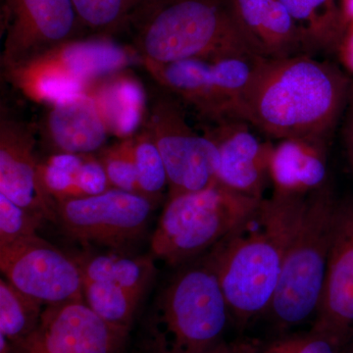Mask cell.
<instances>
[{
  "label": "cell",
  "mask_w": 353,
  "mask_h": 353,
  "mask_svg": "<svg viewBox=\"0 0 353 353\" xmlns=\"http://www.w3.org/2000/svg\"><path fill=\"white\" fill-rule=\"evenodd\" d=\"M203 131L219 153L217 182L245 196L265 199L275 143L260 138L257 130L240 118L203 125Z\"/></svg>",
  "instance_id": "2e32d148"
},
{
  "label": "cell",
  "mask_w": 353,
  "mask_h": 353,
  "mask_svg": "<svg viewBox=\"0 0 353 353\" xmlns=\"http://www.w3.org/2000/svg\"><path fill=\"white\" fill-rule=\"evenodd\" d=\"M14 345L6 336L0 334V353H13Z\"/></svg>",
  "instance_id": "d590c367"
},
{
  "label": "cell",
  "mask_w": 353,
  "mask_h": 353,
  "mask_svg": "<svg viewBox=\"0 0 353 353\" xmlns=\"http://www.w3.org/2000/svg\"><path fill=\"white\" fill-rule=\"evenodd\" d=\"M77 262L82 272L83 282L112 283L141 296L155 272L153 260L148 256L95 255Z\"/></svg>",
  "instance_id": "7402d4cb"
},
{
  "label": "cell",
  "mask_w": 353,
  "mask_h": 353,
  "mask_svg": "<svg viewBox=\"0 0 353 353\" xmlns=\"http://www.w3.org/2000/svg\"><path fill=\"white\" fill-rule=\"evenodd\" d=\"M188 110L158 87L148 99L143 126L152 134L168 176V197L197 192L217 182L219 153L205 134L188 122Z\"/></svg>",
  "instance_id": "ba28073f"
},
{
  "label": "cell",
  "mask_w": 353,
  "mask_h": 353,
  "mask_svg": "<svg viewBox=\"0 0 353 353\" xmlns=\"http://www.w3.org/2000/svg\"><path fill=\"white\" fill-rule=\"evenodd\" d=\"M141 62L255 55L230 0H158L132 14ZM129 20V21H130Z\"/></svg>",
  "instance_id": "3957f363"
},
{
  "label": "cell",
  "mask_w": 353,
  "mask_h": 353,
  "mask_svg": "<svg viewBox=\"0 0 353 353\" xmlns=\"http://www.w3.org/2000/svg\"><path fill=\"white\" fill-rule=\"evenodd\" d=\"M0 269L10 284L44 306L85 301L77 260L41 236L0 246Z\"/></svg>",
  "instance_id": "30bf717a"
},
{
  "label": "cell",
  "mask_w": 353,
  "mask_h": 353,
  "mask_svg": "<svg viewBox=\"0 0 353 353\" xmlns=\"http://www.w3.org/2000/svg\"><path fill=\"white\" fill-rule=\"evenodd\" d=\"M46 222L43 216L21 208L3 194H0V246L39 236L38 231Z\"/></svg>",
  "instance_id": "f546056e"
},
{
  "label": "cell",
  "mask_w": 353,
  "mask_h": 353,
  "mask_svg": "<svg viewBox=\"0 0 353 353\" xmlns=\"http://www.w3.org/2000/svg\"><path fill=\"white\" fill-rule=\"evenodd\" d=\"M253 199L216 182L167 199L152 238V252L167 264L188 263L209 252L255 210Z\"/></svg>",
  "instance_id": "8992f818"
},
{
  "label": "cell",
  "mask_w": 353,
  "mask_h": 353,
  "mask_svg": "<svg viewBox=\"0 0 353 353\" xmlns=\"http://www.w3.org/2000/svg\"><path fill=\"white\" fill-rule=\"evenodd\" d=\"M336 202L328 183L306 197L266 315L276 334L314 321L326 280Z\"/></svg>",
  "instance_id": "5b68a950"
},
{
  "label": "cell",
  "mask_w": 353,
  "mask_h": 353,
  "mask_svg": "<svg viewBox=\"0 0 353 353\" xmlns=\"http://www.w3.org/2000/svg\"><path fill=\"white\" fill-rule=\"evenodd\" d=\"M233 324L226 296L209 260L183 269L157 296L146 322L150 353H205Z\"/></svg>",
  "instance_id": "277c9868"
},
{
  "label": "cell",
  "mask_w": 353,
  "mask_h": 353,
  "mask_svg": "<svg viewBox=\"0 0 353 353\" xmlns=\"http://www.w3.org/2000/svg\"><path fill=\"white\" fill-rule=\"evenodd\" d=\"M37 128L1 109L0 117V194L21 208L58 223L57 202L39 175Z\"/></svg>",
  "instance_id": "5bb4252c"
},
{
  "label": "cell",
  "mask_w": 353,
  "mask_h": 353,
  "mask_svg": "<svg viewBox=\"0 0 353 353\" xmlns=\"http://www.w3.org/2000/svg\"><path fill=\"white\" fill-rule=\"evenodd\" d=\"M129 332L95 314L85 301L44 307L38 327L13 353H119Z\"/></svg>",
  "instance_id": "4fadbf2b"
},
{
  "label": "cell",
  "mask_w": 353,
  "mask_h": 353,
  "mask_svg": "<svg viewBox=\"0 0 353 353\" xmlns=\"http://www.w3.org/2000/svg\"><path fill=\"white\" fill-rule=\"evenodd\" d=\"M341 353H353V339L347 345L341 348Z\"/></svg>",
  "instance_id": "74e56055"
},
{
  "label": "cell",
  "mask_w": 353,
  "mask_h": 353,
  "mask_svg": "<svg viewBox=\"0 0 353 353\" xmlns=\"http://www.w3.org/2000/svg\"><path fill=\"white\" fill-rule=\"evenodd\" d=\"M85 154L54 153L39 163V175L44 189L57 204L69 199H80L79 172Z\"/></svg>",
  "instance_id": "484cf974"
},
{
  "label": "cell",
  "mask_w": 353,
  "mask_h": 353,
  "mask_svg": "<svg viewBox=\"0 0 353 353\" xmlns=\"http://www.w3.org/2000/svg\"><path fill=\"white\" fill-rule=\"evenodd\" d=\"M352 83L336 65L299 54L263 59L239 118L268 138L327 143L347 108Z\"/></svg>",
  "instance_id": "6da1fadb"
},
{
  "label": "cell",
  "mask_w": 353,
  "mask_h": 353,
  "mask_svg": "<svg viewBox=\"0 0 353 353\" xmlns=\"http://www.w3.org/2000/svg\"><path fill=\"white\" fill-rule=\"evenodd\" d=\"M85 92L94 99L109 134L116 138H132L143 127L148 113V97L143 83L128 69L90 83Z\"/></svg>",
  "instance_id": "ffe728a7"
},
{
  "label": "cell",
  "mask_w": 353,
  "mask_h": 353,
  "mask_svg": "<svg viewBox=\"0 0 353 353\" xmlns=\"http://www.w3.org/2000/svg\"><path fill=\"white\" fill-rule=\"evenodd\" d=\"M37 131L51 154H94L110 134L99 106L85 92L48 105Z\"/></svg>",
  "instance_id": "e0dca14e"
},
{
  "label": "cell",
  "mask_w": 353,
  "mask_h": 353,
  "mask_svg": "<svg viewBox=\"0 0 353 353\" xmlns=\"http://www.w3.org/2000/svg\"><path fill=\"white\" fill-rule=\"evenodd\" d=\"M141 61L136 50L106 37L72 39L39 57L3 70L12 85L32 80L88 87L90 83Z\"/></svg>",
  "instance_id": "8fae6325"
},
{
  "label": "cell",
  "mask_w": 353,
  "mask_h": 353,
  "mask_svg": "<svg viewBox=\"0 0 353 353\" xmlns=\"http://www.w3.org/2000/svg\"><path fill=\"white\" fill-rule=\"evenodd\" d=\"M4 18L3 70L75 39L79 24L72 0H6Z\"/></svg>",
  "instance_id": "7c38bea8"
},
{
  "label": "cell",
  "mask_w": 353,
  "mask_h": 353,
  "mask_svg": "<svg viewBox=\"0 0 353 353\" xmlns=\"http://www.w3.org/2000/svg\"><path fill=\"white\" fill-rule=\"evenodd\" d=\"M345 21L353 19V0H339Z\"/></svg>",
  "instance_id": "e575fe53"
},
{
  "label": "cell",
  "mask_w": 353,
  "mask_h": 353,
  "mask_svg": "<svg viewBox=\"0 0 353 353\" xmlns=\"http://www.w3.org/2000/svg\"><path fill=\"white\" fill-rule=\"evenodd\" d=\"M79 23L97 32H108L129 22L134 0H72Z\"/></svg>",
  "instance_id": "83f0119b"
},
{
  "label": "cell",
  "mask_w": 353,
  "mask_h": 353,
  "mask_svg": "<svg viewBox=\"0 0 353 353\" xmlns=\"http://www.w3.org/2000/svg\"><path fill=\"white\" fill-rule=\"evenodd\" d=\"M252 353H341V348L313 330L276 334L266 340L252 339Z\"/></svg>",
  "instance_id": "f1b7e54d"
},
{
  "label": "cell",
  "mask_w": 353,
  "mask_h": 353,
  "mask_svg": "<svg viewBox=\"0 0 353 353\" xmlns=\"http://www.w3.org/2000/svg\"><path fill=\"white\" fill-rule=\"evenodd\" d=\"M97 158L106 172L112 189L139 194L134 137L104 146L99 150Z\"/></svg>",
  "instance_id": "4316f807"
},
{
  "label": "cell",
  "mask_w": 353,
  "mask_h": 353,
  "mask_svg": "<svg viewBox=\"0 0 353 353\" xmlns=\"http://www.w3.org/2000/svg\"><path fill=\"white\" fill-rule=\"evenodd\" d=\"M252 339L241 338L234 341H223L205 353H252Z\"/></svg>",
  "instance_id": "d6a6232c"
},
{
  "label": "cell",
  "mask_w": 353,
  "mask_h": 353,
  "mask_svg": "<svg viewBox=\"0 0 353 353\" xmlns=\"http://www.w3.org/2000/svg\"><path fill=\"white\" fill-rule=\"evenodd\" d=\"M46 306L27 296L6 279L0 280V334L14 347L38 327Z\"/></svg>",
  "instance_id": "603a6c76"
},
{
  "label": "cell",
  "mask_w": 353,
  "mask_h": 353,
  "mask_svg": "<svg viewBox=\"0 0 353 353\" xmlns=\"http://www.w3.org/2000/svg\"><path fill=\"white\" fill-rule=\"evenodd\" d=\"M327 143L304 139L279 141L270 163L273 192L308 196L327 183Z\"/></svg>",
  "instance_id": "d6986e66"
},
{
  "label": "cell",
  "mask_w": 353,
  "mask_h": 353,
  "mask_svg": "<svg viewBox=\"0 0 353 353\" xmlns=\"http://www.w3.org/2000/svg\"><path fill=\"white\" fill-rule=\"evenodd\" d=\"M263 58L250 54L143 62L158 87L190 109L202 124L239 118L241 102Z\"/></svg>",
  "instance_id": "52a82bcc"
},
{
  "label": "cell",
  "mask_w": 353,
  "mask_h": 353,
  "mask_svg": "<svg viewBox=\"0 0 353 353\" xmlns=\"http://www.w3.org/2000/svg\"><path fill=\"white\" fill-rule=\"evenodd\" d=\"M155 205L157 202L141 194L110 189L59 202L58 223L82 243L122 248L145 232Z\"/></svg>",
  "instance_id": "9c48e42d"
},
{
  "label": "cell",
  "mask_w": 353,
  "mask_h": 353,
  "mask_svg": "<svg viewBox=\"0 0 353 353\" xmlns=\"http://www.w3.org/2000/svg\"><path fill=\"white\" fill-rule=\"evenodd\" d=\"M236 20L263 59L310 54L294 20L280 0H230Z\"/></svg>",
  "instance_id": "ac0fdd59"
},
{
  "label": "cell",
  "mask_w": 353,
  "mask_h": 353,
  "mask_svg": "<svg viewBox=\"0 0 353 353\" xmlns=\"http://www.w3.org/2000/svg\"><path fill=\"white\" fill-rule=\"evenodd\" d=\"M347 121V137L348 145H350V152H352L353 159V83L352 90H350V97H348Z\"/></svg>",
  "instance_id": "836d02e7"
},
{
  "label": "cell",
  "mask_w": 353,
  "mask_h": 353,
  "mask_svg": "<svg viewBox=\"0 0 353 353\" xmlns=\"http://www.w3.org/2000/svg\"><path fill=\"white\" fill-rule=\"evenodd\" d=\"M141 296L108 282H83L88 307L111 326L130 332Z\"/></svg>",
  "instance_id": "cb8c5ba5"
},
{
  "label": "cell",
  "mask_w": 353,
  "mask_h": 353,
  "mask_svg": "<svg viewBox=\"0 0 353 353\" xmlns=\"http://www.w3.org/2000/svg\"><path fill=\"white\" fill-rule=\"evenodd\" d=\"M306 197L273 192L206 254L239 331L266 317Z\"/></svg>",
  "instance_id": "7a4b0ae2"
},
{
  "label": "cell",
  "mask_w": 353,
  "mask_h": 353,
  "mask_svg": "<svg viewBox=\"0 0 353 353\" xmlns=\"http://www.w3.org/2000/svg\"><path fill=\"white\" fill-rule=\"evenodd\" d=\"M158 1V0H134V11H132V13L134 12V11L137 10V9L139 8V7L145 6V4L152 3V2Z\"/></svg>",
  "instance_id": "8d00e7d4"
},
{
  "label": "cell",
  "mask_w": 353,
  "mask_h": 353,
  "mask_svg": "<svg viewBox=\"0 0 353 353\" xmlns=\"http://www.w3.org/2000/svg\"><path fill=\"white\" fill-rule=\"evenodd\" d=\"M310 54L336 51L347 21L339 0H280Z\"/></svg>",
  "instance_id": "44dd1931"
},
{
  "label": "cell",
  "mask_w": 353,
  "mask_h": 353,
  "mask_svg": "<svg viewBox=\"0 0 353 353\" xmlns=\"http://www.w3.org/2000/svg\"><path fill=\"white\" fill-rule=\"evenodd\" d=\"M334 52L343 66L353 74V19L347 21Z\"/></svg>",
  "instance_id": "1f68e13d"
},
{
  "label": "cell",
  "mask_w": 353,
  "mask_h": 353,
  "mask_svg": "<svg viewBox=\"0 0 353 353\" xmlns=\"http://www.w3.org/2000/svg\"><path fill=\"white\" fill-rule=\"evenodd\" d=\"M310 329L341 350L353 339V201L336 205L321 303Z\"/></svg>",
  "instance_id": "9a60e30c"
},
{
  "label": "cell",
  "mask_w": 353,
  "mask_h": 353,
  "mask_svg": "<svg viewBox=\"0 0 353 353\" xmlns=\"http://www.w3.org/2000/svg\"><path fill=\"white\" fill-rule=\"evenodd\" d=\"M134 139L139 194L157 203L163 190L168 188L163 159L152 134L145 126Z\"/></svg>",
  "instance_id": "d4e9b609"
},
{
  "label": "cell",
  "mask_w": 353,
  "mask_h": 353,
  "mask_svg": "<svg viewBox=\"0 0 353 353\" xmlns=\"http://www.w3.org/2000/svg\"><path fill=\"white\" fill-rule=\"evenodd\" d=\"M78 185L82 197L97 196L112 189L101 162L94 154H85L79 172Z\"/></svg>",
  "instance_id": "4dcf8cb0"
}]
</instances>
